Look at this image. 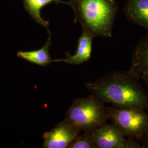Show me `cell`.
<instances>
[{
    "instance_id": "1",
    "label": "cell",
    "mask_w": 148,
    "mask_h": 148,
    "mask_svg": "<svg viewBox=\"0 0 148 148\" xmlns=\"http://www.w3.org/2000/svg\"><path fill=\"white\" fill-rule=\"evenodd\" d=\"M139 77L128 70L112 72L86 84L87 90L114 106L148 110V95Z\"/></svg>"
},
{
    "instance_id": "2",
    "label": "cell",
    "mask_w": 148,
    "mask_h": 148,
    "mask_svg": "<svg viewBox=\"0 0 148 148\" xmlns=\"http://www.w3.org/2000/svg\"><path fill=\"white\" fill-rule=\"evenodd\" d=\"M75 21L93 37H111L118 12L116 0H69Z\"/></svg>"
},
{
    "instance_id": "3",
    "label": "cell",
    "mask_w": 148,
    "mask_h": 148,
    "mask_svg": "<svg viewBox=\"0 0 148 148\" xmlns=\"http://www.w3.org/2000/svg\"><path fill=\"white\" fill-rule=\"evenodd\" d=\"M65 119L81 131L93 132L106 124L109 117L104 102L92 94L86 98L75 99Z\"/></svg>"
},
{
    "instance_id": "4",
    "label": "cell",
    "mask_w": 148,
    "mask_h": 148,
    "mask_svg": "<svg viewBox=\"0 0 148 148\" xmlns=\"http://www.w3.org/2000/svg\"><path fill=\"white\" fill-rule=\"evenodd\" d=\"M109 119L129 138H143L148 130V114L145 110L115 106L107 108Z\"/></svg>"
},
{
    "instance_id": "5",
    "label": "cell",
    "mask_w": 148,
    "mask_h": 148,
    "mask_svg": "<svg viewBox=\"0 0 148 148\" xmlns=\"http://www.w3.org/2000/svg\"><path fill=\"white\" fill-rule=\"evenodd\" d=\"M92 137L97 148H142L134 139H126L114 123H106L98 127L93 131Z\"/></svg>"
},
{
    "instance_id": "6",
    "label": "cell",
    "mask_w": 148,
    "mask_h": 148,
    "mask_svg": "<svg viewBox=\"0 0 148 148\" xmlns=\"http://www.w3.org/2000/svg\"><path fill=\"white\" fill-rule=\"evenodd\" d=\"M81 131L65 119L43 135L44 148H68Z\"/></svg>"
},
{
    "instance_id": "7",
    "label": "cell",
    "mask_w": 148,
    "mask_h": 148,
    "mask_svg": "<svg viewBox=\"0 0 148 148\" xmlns=\"http://www.w3.org/2000/svg\"><path fill=\"white\" fill-rule=\"evenodd\" d=\"M93 36L85 29H82V33L78 40L77 50L74 55L66 53L64 58L53 60L54 62L79 65L87 62L91 56Z\"/></svg>"
},
{
    "instance_id": "8",
    "label": "cell",
    "mask_w": 148,
    "mask_h": 148,
    "mask_svg": "<svg viewBox=\"0 0 148 148\" xmlns=\"http://www.w3.org/2000/svg\"><path fill=\"white\" fill-rule=\"evenodd\" d=\"M123 11L129 21L148 30V0H127Z\"/></svg>"
},
{
    "instance_id": "9",
    "label": "cell",
    "mask_w": 148,
    "mask_h": 148,
    "mask_svg": "<svg viewBox=\"0 0 148 148\" xmlns=\"http://www.w3.org/2000/svg\"><path fill=\"white\" fill-rule=\"evenodd\" d=\"M128 70L139 77L142 74L148 75V34L134 48L132 64Z\"/></svg>"
},
{
    "instance_id": "10",
    "label": "cell",
    "mask_w": 148,
    "mask_h": 148,
    "mask_svg": "<svg viewBox=\"0 0 148 148\" xmlns=\"http://www.w3.org/2000/svg\"><path fill=\"white\" fill-rule=\"evenodd\" d=\"M48 32L47 41L42 47L31 51H19L16 53V56L19 58L42 66H46L53 63V60L51 58L49 52L51 45V32L49 30Z\"/></svg>"
},
{
    "instance_id": "11",
    "label": "cell",
    "mask_w": 148,
    "mask_h": 148,
    "mask_svg": "<svg viewBox=\"0 0 148 148\" xmlns=\"http://www.w3.org/2000/svg\"><path fill=\"white\" fill-rule=\"evenodd\" d=\"M25 10L28 14L38 24L47 29L49 23L45 20L41 16V10L43 7L51 3H64L69 5L68 2H65L63 0H23Z\"/></svg>"
},
{
    "instance_id": "12",
    "label": "cell",
    "mask_w": 148,
    "mask_h": 148,
    "mask_svg": "<svg viewBox=\"0 0 148 148\" xmlns=\"http://www.w3.org/2000/svg\"><path fill=\"white\" fill-rule=\"evenodd\" d=\"M92 132H84L82 134H79L70 144L68 148H97L92 137Z\"/></svg>"
},
{
    "instance_id": "13",
    "label": "cell",
    "mask_w": 148,
    "mask_h": 148,
    "mask_svg": "<svg viewBox=\"0 0 148 148\" xmlns=\"http://www.w3.org/2000/svg\"><path fill=\"white\" fill-rule=\"evenodd\" d=\"M142 139L144 141V147L148 148V130Z\"/></svg>"
},
{
    "instance_id": "14",
    "label": "cell",
    "mask_w": 148,
    "mask_h": 148,
    "mask_svg": "<svg viewBox=\"0 0 148 148\" xmlns=\"http://www.w3.org/2000/svg\"><path fill=\"white\" fill-rule=\"evenodd\" d=\"M141 78L144 80V81L147 83L148 86V75L146 74H142L140 75Z\"/></svg>"
}]
</instances>
